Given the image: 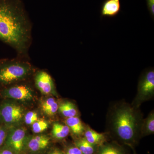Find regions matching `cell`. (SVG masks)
Masks as SVG:
<instances>
[{"label":"cell","instance_id":"cell-23","mask_svg":"<svg viewBox=\"0 0 154 154\" xmlns=\"http://www.w3.org/2000/svg\"><path fill=\"white\" fill-rule=\"evenodd\" d=\"M148 9L151 16L154 19V0H146Z\"/></svg>","mask_w":154,"mask_h":154},{"label":"cell","instance_id":"cell-16","mask_svg":"<svg viewBox=\"0 0 154 154\" xmlns=\"http://www.w3.org/2000/svg\"><path fill=\"white\" fill-rule=\"evenodd\" d=\"M58 110L66 118L77 116L78 114V110L74 103L70 101H65L59 105Z\"/></svg>","mask_w":154,"mask_h":154},{"label":"cell","instance_id":"cell-26","mask_svg":"<svg viewBox=\"0 0 154 154\" xmlns=\"http://www.w3.org/2000/svg\"><path fill=\"white\" fill-rule=\"evenodd\" d=\"M1 119H1V113H0V120H1Z\"/></svg>","mask_w":154,"mask_h":154},{"label":"cell","instance_id":"cell-21","mask_svg":"<svg viewBox=\"0 0 154 154\" xmlns=\"http://www.w3.org/2000/svg\"><path fill=\"white\" fill-rule=\"evenodd\" d=\"M63 151L64 154H83L79 149L74 143L66 146Z\"/></svg>","mask_w":154,"mask_h":154},{"label":"cell","instance_id":"cell-19","mask_svg":"<svg viewBox=\"0 0 154 154\" xmlns=\"http://www.w3.org/2000/svg\"><path fill=\"white\" fill-rule=\"evenodd\" d=\"M48 123L43 119H38L32 125V131L35 134H40L48 128Z\"/></svg>","mask_w":154,"mask_h":154},{"label":"cell","instance_id":"cell-15","mask_svg":"<svg viewBox=\"0 0 154 154\" xmlns=\"http://www.w3.org/2000/svg\"><path fill=\"white\" fill-rule=\"evenodd\" d=\"M74 144L79 149L83 154H95L99 148L88 142L84 137L76 138Z\"/></svg>","mask_w":154,"mask_h":154},{"label":"cell","instance_id":"cell-7","mask_svg":"<svg viewBox=\"0 0 154 154\" xmlns=\"http://www.w3.org/2000/svg\"><path fill=\"white\" fill-rule=\"evenodd\" d=\"M33 76L34 85L42 94L45 95H57L54 82L47 72L42 70L36 71Z\"/></svg>","mask_w":154,"mask_h":154},{"label":"cell","instance_id":"cell-18","mask_svg":"<svg viewBox=\"0 0 154 154\" xmlns=\"http://www.w3.org/2000/svg\"><path fill=\"white\" fill-rule=\"evenodd\" d=\"M141 130L142 135L153 134L154 132V114L152 112L145 120Z\"/></svg>","mask_w":154,"mask_h":154},{"label":"cell","instance_id":"cell-5","mask_svg":"<svg viewBox=\"0 0 154 154\" xmlns=\"http://www.w3.org/2000/svg\"><path fill=\"white\" fill-rule=\"evenodd\" d=\"M28 138L25 128H14L8 131L5 146L12 150L16 154H25Z\"/></svg>","mask_w":154,"mask_h":154},{"label":"cell","instance_id":"cell-11","mask_svg":"<svg viewBox=\"0 0 154 154\" xmlns=\"http://www.w3.org/2000/svg\"><path fill=\"white\" fill-rule=\"evenodd\" d=\"M84 137L91 144L98 147L107 142V137L105 134L96 132L90 128L85 129Z\"/></svg>","mask_w":154,"mask_h":154},{"label":"cell","instance_id":"cell-13","mask_svg":"<svg viewBox=\"0 0 154 154\" xmlns=\"http://www.w3.org/2000/svg\"><path fill=\"white\" fill-rule=\"evenodd\" d=\"M66 123L73 134L77 137V138L80 137L81 135L84 134L85 129V126L81 119L77 116L67 118Z\"/></svg>","mask_w":154,"mask_h":154},{"label":"cell","instance_id":"cell-14","mask_svg":"<svg viewBox=\"0 0 154 154\" xmlns=\"http://www.w3.org/2000/svg\"><path fill=\"white\" fill-rule=\"evenodd\" d=\"M59 105L54 98L49 97L42 101L41 107L42 112L48 116H52L58 110Z\"/></svg>","mask_w":154,"mask_h":154},{"label":"cell","instance_id":"cell-17","mask_svg":"<svg viewBox=\"0 0 154 154\" xmlns=\"http://www.w3.org/2000/svg\"><path fill=\"white\" fill-rule=\"evenodd\" d=\"M70 129L69 127L65 125L55 122L53 125L51 135L53 138L58 140H63L68 136Z\"/></svg>","mask_w":154,"mask_h":154},{"label":"cell","instance_id":"cell-10","mask_svg":"<svg viewBox=\"0 0 154 154\" xmlns=\"http://www.w3.org/2000/svg\"><path fill=\"white\" fill-rule=\"evenodd\" d=\"M120 0H105L101 7V17H114L121 11Z\"/></svg>","mask_w":154,"mask_h":154},{"label":"cell","instance_id":"cell-12","mask_svg":"<svg viewBox=\"0 0 154 154\" xmlns=\"http://www.w3.org/2000/svg\"><path fill=\"white\" fill-rule=\"evenodd\" d=\"M95 154H126L125 149L116 143L106 142L98 148Z\"/></svg>","mask_w":154,"mask_h":154},{"label":"cell","instance_id":"cell-22","mask_svg":"<svg viewBox=\"0 0 154 154\" xmlns=\"http://www.w3.org/2000/svg\"><path fill=\"white\" fill-rule=\"evenodd\" d=\"M8 133V131L6 128L0 127V147L5 144Z\"/></svg>","mask_w":154,"mask_h":154},{"label":"cell","instance_id":"cell-2","mask_svg":"<svg viewBox=\"0 0 154 154\" xmlns=\"http://www.w3.org/2000/svg\"><path fill=\"white\" fill-rule=\"evenodd\" d=\"M112 125L116 136L122 143L132 148L137 144L138 120L132 107L123 105L116 108L113 113Z\"/></svg>","mask_w":154,"mask_h":154},{"label":"cell","instance_id":"cell-9","mask_svg":"<svg viewBox=\"0 0 154 154\" xmlns=\"http://www.w3.org/2000/svg\"><path fill=\"white\" fill-rule=\"evenodd\" d=\"M51 139L45 134H39L28 137L26 145V152L31 154H39L49 148Z\"/></svg>","mask_w":154,"mask_h":154},{"label":"cell","instance_id":"cell-20","mask_svg":"<svg viewBox=\"0 0 154 154\" xmlns=\"http://www.w3.org/2000/svg\"><path fill=\"white\" fill-rule=\"evenodd\" d=\"M24 121L28 125H32L38 119V115L35 111H29L24 117Z\"/></svg>","mask_w":154,"mask_h":154},{"label":"cell","instance_id":"cell-1","mask_svg":"<svg viewBox=\"0 0 154 154\" xmlns=\"http://www.w3.org/2000/svg\"><path fill=\"white\" fill-rule=\"evenodd\" d=\"M33 24L22 0H0V41L30 59Z\"/></svg>","mask_w":154,"mask_h":154},{"label":"cell","instance_id":"cell-24","mask_svg":"<svg viewBox=\"0 0 154 154\" xmlns=\"http://www.w3.org/2000/svg\"><path fill=\"white\" fill-rule=\"evenodd\" d=\"M46 154H64L62 150L58 148L54 147L50 149Z\"/></svg>","mask_w":154,"mask_h":154},{"label":"cell","instance_id":"cell-6","mask_svg":"<svg viewBox=\"0 0 154 154\" xmlns=\"http://www.w3.org/2000/svg\"><path fill=\"white\" fill-rule=\"evenodd\" d=\"M1 119L8 126L19 125L24 118V109L20 105L12 102H7L0 108Z\"/></svg>","mask_w":154,"mask_h":154},{"label":"cell","instance_id":"cell-25","mask_svg":"<svg viewBox=\"0 0 154 154\" xmlns=\"http://www.w3.org/2000/svg\"><path fill=\"white\" fill-rule=\"evenodd\" d=\"M0 154H16L12 150L5 146L0 147Z\"/></svg>","mask_w":154,"mask_h":154},{"label":"cell","instance_id":"cell-8","mask_svg":"<svg viewBox=\"0 0 154 154\" xmlns=\"http://www.w3.org/2000/svg\"><path fill=\"white\" fill-rule=\"evenodd\" d=\"M154 94V71H147L141 77L138 86L137 99L143 101L149 99Z\"/></svg>","mask_w":154,"mask_h":154},{"label":"cell","instance_id":"cell-4","mask_svg":"<svg viewBox=\"0 0 154 154\" xmlns=\"http://www.w3.org/2000/svg\"><path fill=\"white\" fill-rule=\"evenodd\" d=\"M27 80L5 86L1 92V94L5 98L21 102L32 101L34 98L35 93L33 87L26 82Z\"/></svg>","mask_w":154,"mask_h":154},{"label":"cell","instance_id":"cell-3","mask_svg":"<svg viewBox=\"0 0 154 154\" xmlns=\"http://www.w3.org/2000/svg\"><path fill=\"white\" fill-rule=\"evenodd\" d=\"M29 60L17 57L0 60V85L7 86L28 80L36 72Z\"/></svg>","mask_w":154,"mask_h":154}]
</instances>
